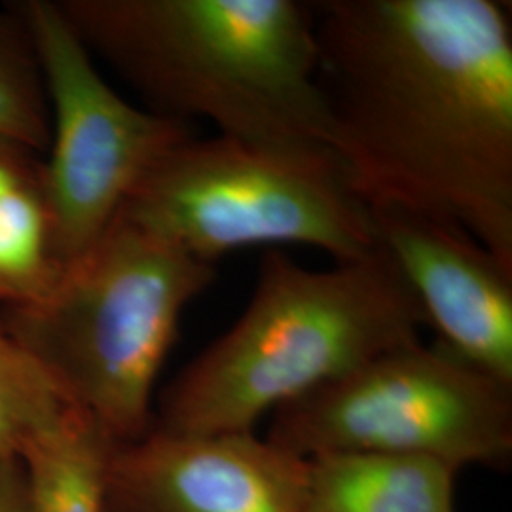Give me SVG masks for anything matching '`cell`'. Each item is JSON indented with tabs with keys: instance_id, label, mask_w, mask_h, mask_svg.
Listing matches in <instances>:
<instances>
[{
	"instance_id": "obj_8",
	"label": "cell",
	"mask_w": 512,
	"mask_h": 512,
	"mask_svg": "<svg viewBox=\"0 0 512 512\" xmlns=\"http://www.w3.org/2000/svg\"><path fill=\"white\" fill-rule=\"evenodd\" d=\"M308 461L247 433L152 427L110 450L103 512H304Z\"/></svg>"
},
{
	"instance_id": "obj_4",
	"label": "cell",
	"mask_w": 512,
	"mask_h": 512,
	"mask_svg": "<svg viewBox=\"0 0 512 512\" xmlns=\"http://www.w3.org/2000/svg\"><path fill=\"white\" fill-rule=\"evenodd\" d=\"M217 279L171 241L118 215L35 302L2 308L8 336L114 444L154 425L152 393L179 321Z\"/></svg>"
},
{
	"instance_id": "obj_15",
	"label": "cell",
	"mask_w": 512,
	"mask_h": 512,
	"mask_svg": "<svg viewBox=\"0 0 512 512\" xmlns=\"http://www.w3.org/2000/svg\"><path fill=\"white\" fill-rule=\"evenodd\" d=\"M0 512H31L21 459L0 456Z\"/></svg>"
},
{
	"instance_id": "obj_10",
	"label": "cell",
	"mask_w": 512,
	"mask_h": 512,
	"mask_svg": "<svg viewBox=\"0 0 512 512\" xmlns=\"http://www.w3.org/2000/svg\"><path fill=\"white\" fill-rule=\"evenodd\" d=\"M304 512H454L459 469L393 454L306 458Z\"/></svg>"
},
{
	"instance_id": "obj_1",
	"label": "cell",
	"mask_w": 512,
	"mask_h": 512,
	"mask_svg": "<svg viewBox=\"0 0 512 512\" xmlns=\"http://www.w3.org/2000/svg\"><path fill=\"white\" fill-rule=\"evenodd\" d=\"M327 145L370 211L448 220L512 268V19L497 0L311 2Z\"/></svg>"
},
{
	"instance_id": "obj_6",
	"label": "cell",
	"mask_w": 512,
	"mask_h": 512,
	"mask_svg": "<svg viewBox=\"0 0 512 512\" xmlns=\"http://www.w3.org/2000/svg\"><path fill=\"white\" fill-rule=\"evenodd\" d=\"M298 458L393 454L505 467L512 385L437 344L389 349L272 412L268 437Z\"/></svg>"
},
{
	"instance_id": "obj_9",
	"label": "cell",
	"mask_w": 512,
	"mask_h": 512,
	"mask_svg": "<svg viewBox=\"0 0 512 512\" xmlns=\"http://www.w3.org/2000/svg\"><path fill=\"white\" fill-rule=\"evenodd\" d=\"M376 238L399 266L439 344L512 385V268L448 220L370 211Z\"/></svg>"
},
{
	"instance_id": "obj_14",
	"label": "cell",
	"mask_w": 512,
	"mask_h": 512,
	"mask_svg": "<svg viewBox=\"0 0 512 512\" xmlns=\"http://www.w3.org/2000/svg\"><path fill=\"white\" fill-rule=\"evenodd\" d=\"M69 408L74 406L0 323V456L21 458Z\"/></svg>"
},
{
	"instance_id": "obj_11",
	"label": "cell",
	"mask_w": 512,
	"mask_h": 512,
	"mask_svg": "<svg viewBox=\"0 0 512 512\" xmlns=\"http://www.w3.org/2000/svg\"><path fill=\"white\" fill-rule=\"evenodd\" d=\"M52 219L42 164L33 152L0 141V304L35 302L54 287Z\"/></svg>"
},
{
	"instance_id": "obj_12",
	"label": "cell",
	"mask_w": 512,
	"mask_h": 512,
	"mask_svg": "<svg viewBox=\"0 0 512 512\" xmlns=\"http://www.w3.org/2000/svg\"><path fill=\"white\" fill-rule=\"evenodd\" d=\"M112 446L114 442L90 418L69 408L19 458L31 512H103Z\"/></svg>"
},
{
	"instance_id": "obj_2",
	"label": "cell",
	"mask_w": 512,
	"mask_h": 512,
	"mask_svg": "<svg viewBox=\"0 0 512 512\" xmlns=\"http://www.w3.org/2000/svg\"><path fill=\"white\" fill-rule=\"evenodd\" d=\"M92 57L156 114L202 118L219 135L323 143L327 103L311 2L63 0ZM329 147V145H327Z\"/></svg>"
},
{
	"instance_id": "obj_5",
	"label": "cell",
	"mask_w": 512,
	"mask_h": 512,
	"mask_svg": "<svg viewBox=\"0 0 512 512\" xmlns=\"http://www.w3.org/2000/svg\"><path fill=\"white\" fill-rule=\"evenodd\" d=\"M120 215L213 266L256 245H306L334 262L378 249L370 209L323 143L192 135L152 167Z\"/></svg>"
},
{
	"instance_id": "obj_3",
	"label": "cell",
	"mask_w": 512,
	"mask_h": 512,
	"mask_svg": "<svg viewBox=\"0 0 512 512\" xmlns=\"http://www.w3.org/2000/svg\"><path fill=\"white\" fill-rule=\"evenodd\" d=\"M423 327L416 294L380 243L372 255L327 270L268 249L249 306L165 387L152 427L253 431L279 406L418 342Z\"/></svg>"
},
{
	"instance_id": "obj_7",
	"label": "cell",
	"mask_w": 512,
	"mask_h": 512,
	"mask_svg": "<svg viewBox=\"0 0 512 512\" xmlns=\"http://www.w3.org/2000/svg\"><path fill=\"white\" fill-rule=\"evenodd\" d=\"M14 6L33 38L50 101L42 175L63 270L103 238L152 167L194 135V124L137 109L114 92L57 2Z\"/></svg>"
},
{
	"instance_id": "obj_13",
	"label": "cell",
	"mask_w": 512,
	"mask_h": 512,
	"mask_svg": "<svg viewBox=\"0 0 512 512\" xmlns=\"http://www.w3.org/2000/svg\"><path fill=\"white\" fill-rule=\"evenodd\" d=\"M52 116L37 50L16 6L0 12V141L46 152Z\"/></svg>"
}]
</instances>
